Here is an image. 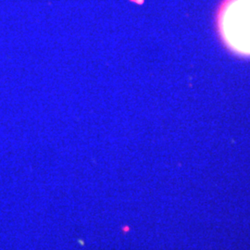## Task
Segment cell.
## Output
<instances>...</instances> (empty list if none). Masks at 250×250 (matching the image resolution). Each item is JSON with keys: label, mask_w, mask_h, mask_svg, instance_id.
<instances>
[{"label": "cell", "mask_w": 250, "mask_h": 250, "mask_svg": "<svg viewBox=\"0 0 250 250\" xmlns=\"http://www.w3.org/2000/svg\"><path fill=\"white\" fill-rule=\"evenodd\" d=\"M217 22L224 44L234 53L250 57V0H224Z\"/></svg>", "instance_id": "obj_1"}]
</instances>
